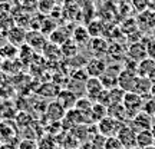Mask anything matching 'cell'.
<instances>
[{"label":"cell","mask_w":155,"mask_h":149,"mask_svg":"<svg viewBox=\"0 0 155 149\" xmlns=\"http://www.w3.org/2000/svg\"><path fill=\"white\" fill-rule=\"evenodd\" d=\"M122 103L125 106V109H127V112H128V116H129V121H131L137 113H139V112L144 109L145 99L141 95L135 93V92H127L125 96H124Z\"/></svg>","instance_id":"1"},{"label":"cell","mask_w":155,"mask_h":149,"mask_svg":"<svg viewBox=\"0 0 155 149\" xmlns=\"http://www.w3.org/2000/svg\"><path fill=\"white\" fill-rule=\"evenodd\" d=\"M124 125V122L118 121L115 118H112V116L106 115L104 119H101L98 123H96V126H98V132L102 133L104 136H115L118 131L121 129V126Z\"/></svg>","instance_id":"2"},{"label":"cell","mask_w":155,"mask_h":149,"mask_svg":"<svg viewBox=\"0 0 155 149\" xmlns=\"http://www.w3.org/2000/svg\"><path fill=\"white\" fill-rule=\"evenodd\" d=\"M116 136L121 141V144L124 145L125 149L135 148V146H137V131H135L128 122L121 126V129L116 133Z\"/></svg>","instance_id":"3"},{"label":"cell","mask_w":155,"mask_h":149,"mask_svg":"<svg viewBox=\"0 0 155 149\" xmlns=\"http://www.w3.org/2000/svg\"><path fill=\"white\" fill-rule=\"evenodd\" d=\"M17 123L10 121V119H5L0 122V142L2 144H12L10 139L17 138Z\"/></svg>","instance_id":"4"},{"label":"cell","mask_w":155,"mask_h":149,"mask_svg":"<svg viewBox=\"0 0 155 149\" xmlns=\"http://www.w3.org/2000/svg\"><path fill=\"white\" fill-rule=\"evenodd\" d=\"M104 89L105 88H104V85H102L99 77L89 76L88 79H86V82H85V93H86V96H88L92 102H96V100H98V98H99V95L102 93Z\"/></svg>","instance_id":"5"},{"label":"cell","mask_w":155,"mask_h":149,"mask_svg":"<svg viewBox=\"0 0 155 149\" xmlns=\"http://www.w3.org/2000/svg\"><path fill=\"white\" fill-rule=\"evenodd\" d=\"M106 67H108V63H106L105 59L96 57V56H94V57H92L91 60L86 62V65H85V69H86L88 75L92 77H101L105 73Z\"/></svg>","instance_id":"6"},{"label":"cell","mask_w":155,"mask_h":149,"mask_svg":"<svg viewBox=\"0 0 155 149\" xmlns=\"http://www.w3.org/2000/svg\"><path fill=\"white\" fill-rule=\"evenodd\" d=\"M147 40H148V37L144 39V40H138V42L129 43V46L127 49L128 57H131V59H134L137 62L148 57V55H147Z\"/></svg>","instance_id":"7"},{"label":"cell","mask_w":155,"mask_h":149,"mask_svg":"<svg viewBox=\"0 0 155 149\" xmlns=\"http://www.w3.org/2000/svg\"><path fill=\"white\" fill-rule=\"evenodd\" d=\"M66 115V109L58 102V100H52L50 103H48L46 111H45V116L49 122H58L62 121Z\"/></svg>","instance_id":"8"},{"label":"cell","mask_w":155,"mask_h":149,"mask_svg":"<svg viewBox=\"0 0 155 149\" xmlns=\"http://www.w3.org/2000/svg\"><path fill=\"white\" fill-rule=\"evenodd\" d=\"M129 125L137 132L138 131H144V129H151L152 128V116L150 113H147L145 111H141L129 121Z\"/></svg>","instance_id":"9"},{"label":"cell","mask_w":155,"mask_h":149,"mask_svg":"<svg viewBox=\"0 0 155 149\" xmlns=\"http://www.w3.org/2000/svg\"><path fill=\"white\" fill-rule=\"evenodd\" d=\"M137 76H138L137 72L128 70V69H122L121 73L118 75V86L122 88L125 92H132Z\"/></svg>","instance_id":"10"},{"label":"cell","mask_w":155,"mask_h":149,"mask_svg":"<svg viewBox=\"0 0 155 149\" xmlns=\"http://www.w3.org/2000/svg\"><path fill=\"white\" fill-rule=\"evenodd\" d=\"M78 98H79V96L76 95V92H73L71 89H61V92L56 96V100H58L66 111H69V109L75 108Z\"/></svg>","instance_id":"11"},{"label":"cell","mask_w":155,"mask_h":149,"mask_svg":"<svg viewBox=\"0 0 155 149\" xmlns=\"http://www.w3.org/2000/svg\"><path fill=\"white\" fill-rule=\"evenodd\" d=\"M151 86H152V82L150 80V77L137 76V80H135L132 92L141 95L144 99H148V98L152 96V95H151Z\"/></svg>","instance_id":"12"},{"label":"cell","mask_w":155,"mask_h":149,"mask_svg":"<svg viewBox=\"0 0 155 149\" xmlns=\"http://www.w3.org/2000/svg\"><path fill=\"white\" fill-rule=\"evenodd\" d=\"M88 46H89V50H91V52L94 53V56H96V57H102L104 55H106V53H108V49H109L108 42H106L102 36H101V37H92Z\"/></svg>","instance_id":"13"},{"label":"cell","mask_w":155,"mask_h":149,"mask_svg":"<svg viewBox=\"0 0 155 149\" xmlns=\"http://www.w3.org/2000/svg\"><path fill=\"white\" fill-rule=\"evenodd\" d=\"M25 43L30 46L32 49H42V47H45V43H46L45 33H42L40 30H36V29L33 32H28Z\"/></svg>","instance_id":"14"},{"label":"cell","mask_w":155,"mask_h":149,"mask_svg":"<svg viewBox=\"0 0 155 149\" xmlns=\"http://www.w3.org/2000/svg\"><path fill=\"white\" fill-rule=\"evenodd\" d=\"M73 42L79 46V47H85V46H88L89 42H91V34H89L88 29L85 28V26H76L75 30L72 32V36H71Z\"/></svg>","instance_id":"15"},{"label":"cell","mask_w":155,"mask_h":149,"mask_svg":"<svg viewBox=\"0 0 155 149\" xmlns=\"http://www.w3.org/2000/svg\"><path fill=\"white\" fill-rule=\"evenodd\" d=\"M108 115L118 119V121L124 122V123H127L129 121V116H128V112L125 109L124 103H112V105H109L108 106Z\"/></svg>","instance_id":"16"},{"label":"cell","mask_w":155,"mask_h":149,"mask_svg":"<svg viewBox=\"0 0 155 149\" xmlns=\"http://www.w3.org/2000/svg\"><path fill=\"white\" fill-rule=\"evenodd\" d=\"M154 133L151 129H144V131H138L137 132V146L139 149L148 148L154 145Z\"/></svg>","instance_id":"17"},{"label":"cell","mask_w":155,"mask_h":149,"mask_svg":"<svg viewBox=\"0 0 155 149\" xmlns=\"http://www.w3.org/2000/svg\"><path fill=\"white\" fill-rule=\"evenodd\" d=\"M155 69V60L151 57H145L142 60L138 62V67H137V75L138 76L148 77Z\"/></svg>","instance_id":"18"},{"label":"cell","mask_w":155,"mask_h":149,"mask_svg":"<svg viewBox=\"0 0 155 149\" xmlns=\"http://www.w3.org/2000/svg\"><path fill=\"white\" fill-rule=\"evenodd\" d=\"M48 39H49L50 43L56 44V46H62L66 40L71 39V33L66 32L65 29H55V30L48 36Z\"/></svg>","instance_id":"19"},{"label":"cell","mask_w":155,"mask_h":149,"mask_svg":"<svg viewBox=\"0 0 155 149\" xmlns=\"http://www.w3.org/2000/svg\"><path fill=\"white\" fill-rule=\"evenodd\" d=\"M108 115V106H105L101 102H94V105L91 108V116L94 123H98L101 119H104Z\"/></svg>","instance_id":"20"},{"label":"cell","mask_w":155,"mask_h":149,"mask_svg":"<svg viewBox=\"0 0 155 149\" xmlns=\"http://www.w3.org/2000/svg\"><path fill=\"white\" fill-rule=\"evenodd\" d=\"M59 92H61V88L56 83H45L43 86L38 89V95L45 98H56Z\"/></svg>","instance_id":"21"},{"label":"cell","mask_w":155,"mask_h":149,"mask_svg":"<svg viewBox=\"0 0 155 149\" xmlns=\"http://www.w3.org/2000/svg\"><path fill=\"white\" fill-rule=\"evenodd\" d=\"M9 40L13 44H22L26 40V32L19 26H15L9 30Z\"/></svg>","instance_id":"22"},{"label":"cell","mask_w":155,"mask_h":149,"mask_svg":"<svg viewBox=\"0 0 155 149\" xmlns=\"http://www.w3.org/2000/svg\"><path fill=\"white\" fill-rule=\"evenodd\" d=\"M78 52H79V46L73 42L72 39L66 40V42L61 46V53L63 56H66V57H71V59H72L73 56L78 55Z\"/></svg>","instance_id":"23"},{"label":"cell","mask_w":155,"mask_h":149,"mask_svg":"<svg viewBox=\"0 0 155 149\" xmlns=\"http://www.w3.org/2000/svg\"><path fill=\"white\" fill-rule=\"evenodd\" d=\"M99 79L105 89H112V88H115V86H118V75H116V73L105 70V73H104Z\"/></svg>","instance_id":"24"},{"label":"cell","mask_w":155,"mask_h":149,"mask_svg":"<svg viewBox=\"0 0 155 149\" xmlns=\"http://www.w3.org/2000/svg\"><path fill=\"white\" fill-rule=\"evenodd\" d=\"M88 32L91 34V37H101L105 33V29H104V23L99 22V20H92V22L88 24Z\"/></svg>","instance_id":"25"},{"label":"cell","mask_w":155,"mask_h":149,"mask_svg":"<svg viewBox=\"0 0 155 149\" xmlns=\"http://www.w3.org/2000/svg\"><path fill=\"white\" fill-rule=\"evenodd\" d=\"M125 90L119 86H115L112 89H108V96H109V105L112 103H122L124 100V96H125Z\"/></svg>","instance_id":"26"},{"label":"cell","mask_w":155,"mask_h":149,"mask_svg":"<svg viewBox=\"0 0 155 149\" xmlns=\"http://www.w3.org/2000/svg\"><path fill=\"white\" fill-rule=\"evenodd\" d=\"M56 0H38V10L42 15H50L55 9Z\"/></svg>","instance_id":"27"},{"label":"cell","mask_w":155,"mask_h":149,"mask_svg":"<svg viewBox=\"0 0 155 149\" xmlns=\"http://www.w3.org/2000/svg\"><path fill=\"white\" fill-rule=\"evenodd\" d=\"M19 53V50H17V46L13 43H7L5 44L3 47H0V56L2 57H15V56Z\"/></svg>","instance_id":"28"},{"label":"cell","mask_w":155,"mask_h":149,"mask_svg":"<svg viewBox=\"0 0 155 149\" xmlns=\"http://www.w3.org/2000/svg\"><path fill=\"white\" fill-rule=\"evenodd\" d=\"M92 105H94V102L89 99L88 96H85V98L82 96V98H78L75 108L81 112H89L91 111V108H92Z\"/></svg>","instance_id":"29"},{"label":"cell","mask_w":155,"mask_h":149,"mask_svg":"<svg viewBox=\"0 0 155 149\" xmlns=\"http://www.w3.org/2000/svg\"><path fill=\"white\" fill-rule=\"evenodd\" d=\"M104 149H125L124 145L121 144V141L118 139V136H108L104 145Z\"/></svg>","instance_id":"30"},{"label":"cell","mask_w":155,"mask_h":149,"mask_svg":"<svg viewBox=\"0 0 155 149\" xmlns=\"http://www.w3.org/2000/svg\"><path fill=\"white\" fill-rule=\"evenodd\" d=\"M131 6L138 13H141V11H145L147 9H150L151 0H131Z\"/></svg>","instance_id":"31"},{"label":"cell","mask_w":155,"mask_h":149,"mask_svg":"<svg viewBox=\"0 0 155 149\" xmlns=\"http://www.w3.org/2000/svg\"><path fill=\"white\" fill-rule=\"evenodd\" d=\"M17 149H39V148H38V144L35 142L33 139H23V141L19 142Z\"/></svg>","instance_id":"32"},{"label":"cell","mask_w":155,"mask_h":149,"mask_svg":"<svg viewBox=\"0 0 155 149\" xmlns=\"http://www.w3.org/2000/svg\"><path fill=\"white\" fill-rule=\"evenodd\" d=\"M147 55L155 60V37H148L147 40Z\"/></svg>","instance_id":"33"},{"label":"cell","mask_w":155,"mask_h":149,"mask_svg":"<svg viewBox=\"0 0 155 149\" xmlns=\"http://www.w3.org/2000/svg\"><path fill=\"white\" fill-rule=\"evenodd\" d=\"M79 149H98V148H96L91 141H86V142H83V144L79 145Z\"/></svg>","instance_id":"34"},{"label":"cell","mask_w":155,"mask_h":149,"mask_svg":"<svg viewBox=\"0 0 155 149\" xmlns=\"http://www.w3.org/2000/svg\"><path fill=\"white\" fill-rule=\"evenodd\" d=\"M0 149H17V146L15 144H2Z\"/></svg>","instance_id":"35"},{"label":"cell","mask_w":155,"mask_h":149,"mask_svg":"<svg viewBox=\"0 0 155 149\" xmlns=\"http://www.w3.org/2000/svg\"><path fill=\"white\" fill-rule=\"evenodd\" d=\"M151 95L155 96V82H152V86H151Z\"/></svg>","instance_id":"36"},{"label":"cell","mask_w":155,"mask_h":149,"mask_svg":"<svg viewBox=\"0 0 155 149\" xmlns=\"http://www.w3.org/2000/svg\"><path fill=\"white\" fill-rule=\"evenodd\" d=\"M151 131H152V133H154V139H155V125H152ZM154 145H155V141H154Z\"/></svg>","instance_id":"37"},{"label":"cell","mask_w":155,"mask_h":149,"mask_svg":"<svg viewBox=\"0 0 155 149\" xmlns=\"http://www.w3.org/2000/svg\"><path fill=\"white\" fill-rule=\"evenodd\" d=\"M112 2H115V3H118V5H119V3H124L125 0H112Z\"/></svg>","instance_id":"38"},{"label":"cell","mask_w":155,"mask_h":149,"mask_svg":"<svg viewBox=\"0 0 155 149\" xmlns=\"http://www.w3.org/2000/svg\"><path fill=\"white\" fill-rule=\"evenodd\" d=\"M144 149H155V145H152V146H148V148H144Z\"/></svg>","instance_id":"39"},{"label":"cell","mask_w":155,"mask_h":149,"mask_svg":"<svg viewBox=\"0 0 155 149\" xmlns=\"http://www.w3.org/2000/svg\"><path fill=\"white\" fill-rule=\"evenodd\" d=\"M152 37H155V28H154V30H152Z\"/></svg>","instance_id":"40"},{"label":"cell","mask_w":155,"mask_h":149,"mask_svg":"<svg viewBox=\"0 0 155 149\" xmlns=\"http://www.w3.org/2000/svg\"><path fill=\"white\" fill-rule=\"evenodd\" d=\"M69 149H79V146H78V148H69Z\"/></svg>","instance_id":"41"},{"label":"cell","mask_w":155,"mask_h":149,"mask_svg":"<svg viewBox=\"0 0 155 149\" xmlns=\"http://www.w3.org/2000/svg\"><path fill=\"white\" fill-rule=\"evenodd\" d=\"M152 118H154V119H155V113H154V115H152Z\"/></svg>","instance_id":"42"},{"label":"cell","mask_w":155,"mask_h":149,"mask_svg":"<svg viewBox=\"0 0 155 149\" xmlns=\"http://www.w3.org/2000/svg\"><path fill=\"white\" fill-rule=\"evenodd\" d=\"M0 146H2V142H0Z\"/></svg>","instance_id":"43"}]
</instances>
